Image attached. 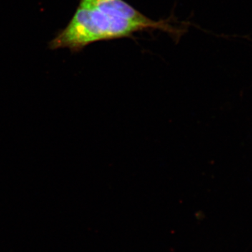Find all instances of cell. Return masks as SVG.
<instances>
[{"label":"cell","mask_w":252,"mask_h":252,"mask_svg":"<svg viewBox=\"0 0 252 252\" xmlns=\"http://www.w3.org/2000/svg\"><path fill=\"white\" fill-rule=\"evenodd\" d=\"M152 30L180 34L168 21L150 19L124 0H80L72 19L50 42L49 48L79 52L94 43L131 37L138 32Z\"/></svg>","instance_id":"6da1fadb"}]
</instances>
